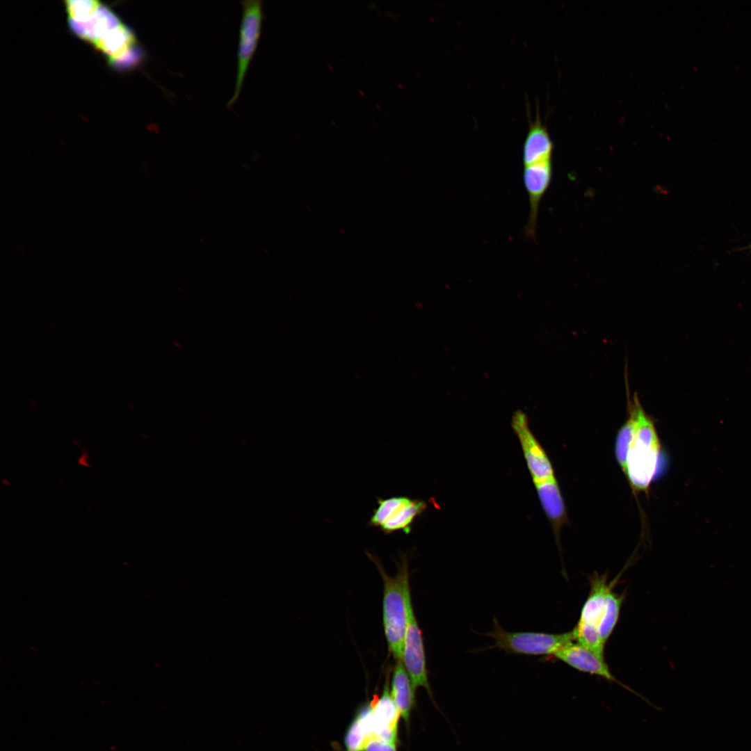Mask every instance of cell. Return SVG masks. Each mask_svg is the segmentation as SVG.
Masks as SVG:
<instances>
[{"label":"cell","mask_w":751,"mask_h":751,"mask_svg":"<svg viewBox=\"0 0 751 751\" xmlns=\"http://www.w3.org/2000/svg\"><path fill=\"white\" fill-rule=\"evenodd\" d=\"M511 424L534 483L555 478L547 455L529 428L526 415L522 411L516 412Z\"/></svg>","instance_id":"8"},{"label":"cell","mask_w":751,"mask_h":751,"mask_svg":"<svg viewBox=\"0 0 751 751\" xmlns=\"http://www.w3.org/2000/svg\"><path fill=\"white\" fill-rule=\"evenodd\" d=\"M494 638L496 647L508 653L525 655H554L574 640L572 630L563 633L509 632L494 619V629L486 634Z\"/></svg>","instance_id":"4"},{"label":"cell","mask_w":751,"mask_h":751,"mask_svg":"<svg viewBox=\"0 0 751 751\" xmlns=\"http://www.w3.org/2000/svg\"><path fill=\"white\" fill-rule=\"evenodd\" d=\"M237 49V67L234 90L228 100L231 106L239 98L248 69L256 51L261 35L263 20L262 2L243 0Z\"/></svg>","instance_id":"5"},{"label":"cell","mask_w":751,"mask_h":751,"mask_svg":"<svg viewBox=\"0 0 751 751\" xmlns=\"http://www.w3.org/2000/svg\"><path fill=\"white\" fill-rule=\"evenodd\" d=\"M553 175L552 161H544L524 166L523 181L529 202V214L524 233L527 239L535 240L538 213L540 202L549 188Z\"/></svg>","instance_id":"10"},{"label":"cell","mask_w":751,"mask_h":751,"mask_svg":"<svg viewBox=\"0 0 751 751\" xmlns=\"http://www.w3.org/2000/svg\"><path fill=\"white\" fill-rule=\"evenodd\" d=\"M70 29L105 56L112 67L137 66L145 51L134 33L107 6L96 0L65 1Z\"/></svg>","instance_id":"1"},{"label":"cell","mask_w":751,"mask_h":751,"mask_svg":"<svg viewBox=\"0 0 751 751\" xmlns=\"http://www.w3.org/2000/svg\"><path fill=\"white\" fill-rule=\"evenodd\" d=\"M415 691L402 661H397L391 679V695L407 729L411 712L416 706Z\"/></svg>","instance_id":"13"},{"label":"cell","mask_w":751,"mask_h":751,"mask_svg":"<svg viewBox=\"0 0 751 751\" xmlns=\"http://www.w3.org/2000/svg\"><path fill=\"white\" fill-rule=\"evenodd\" d=\"M388 678L380 697L374 696L370 702L376 726V740L398 743V725L401 718L389 691Z\"/></svg>","instance_id":"11"},{"label":"cell","mask_w":751,"mask_h":751,"mask_svg":"<svg viewBox=\"0 0 751 751\" xmlns=\"http://www.w3.org/2000/svg\"><path fill=\"white\" fill-rule=\"evenodd\" d=\"M627 397L634 412L636 429L624 471L635 490H645L656 474L660 443L654 424L644 411L637 394L631 399L627 393Z\"/></svg>","instance_id":"2"},{"label":"cell","mask_w":751,"mask_h":751,"mask_svg":"<svg viewBox=\"0 0 751 751\" xmlns=\"http://www.w3.org/2000/svg\"><path fill=\"white\" fill-rule=\"evenodd\" d=\"M612 588L613 586L606 593L603 613L598 625L599 633L604 645L618 621L623 601V595L614 592Z\"/></svg>","instance_id":"17"},{"label":"cell","mask_w":751,"mask_h":751,"mask_svg":"<svg viewBox=\"0 0 751 751\" xmlns=\"http://www.w3.org/2000/svg\"><path fill=\"white\" fill-rule=\"evenodd\" d=\"M398 743L381 740H373L366 745L364 751H397Z\"/></svg>","instance_id":"19"},{"label":"cell","mask_w":751,"mask_h":751,"mask_svg":"<svg viewBox=\"0 0 751 751\" xmlns=\"http://www.w3.org/2000/svg\"><path fill=\"white\" fill-rule=\"evenodd\" d=\"M628 402L629 417L626 422L618 431L615 442V456L623 471L625 469L627 455L633 440L636 422L634 412L630 402Z\"/></svg>","instance_id":"18"},{"label":"cell","mask_w":751,"mask_h":751,"mask_svg":"<svg viewBox=\"0 0 751 751\" xmlns=\"http://www.w3.org/2000/svg\"><path fill=\"white\" fill-rule=\"evenodd\" d=\"M378 503L369 524L379 527L385 534L398 531L408 533L415 519L426 508L423 501L406 496L378 498Z\"/></svg>","instance_id":"6"},{"label":"cell","mask_w":751,"mask_h":751,"mask_svg":"<svg viewBox=\"0 0 751 751\" xmlns=\"http://www.w3.org/2000/svg\"><path fill=\"white\" fill-rule=\"evenodd\" d=\"M590 582V593L582 607L577 624L598 629L599 622L604 611L606 595L613 586V583H607L605 575L597 574L591 578Z\"/></svg>","instance_id":"14"},{"label":"cell","mask_w":751,"mask_h":751,"mask_svg":"<svg viewBox=\"0 0 751 751\" xmlns=\"http://www.w3.org/2000/svg\"><path fill=\"white\" fill-rule=\"evenodd\" d=\"M553 143L546 128L536 120L528 129L523 146L524 166L551 160Z\"/></svg>","instance_id":"15"},{"label":"cell","mask_w":751,"mask_h":751,"mask_svg":"<svg viewBox=\"0 0 751 751\" xmlns=\"http://www.w3.org/2000/svg\"><path fill=\"white\" fill-rule=\"evenodd\" d=\"M401 661L414 689L423 687L437 706L428 681L422 633L414 615L412 601L408 604V622Z\"/></svg>","instance_id":"7"},{"label":"cell","mask_w":751,"mask_h":751,"mask_svg":"<svg viewBox=\"0 0 751 751\" xmlns=\"http://www.w3.org/2000/svg\"><path fill=\"white\" fill-rule=\"evenodd\" d=\"M553 656L579 671L597 675L608 681L620 685L640 697L652 707L658 709L645 697L620 682L611 672L604 656H599L581 644L574 643L572 641L556 652Z\"/></svg>","instance_id":"9"},{"label":"cell","mask_w":751,"mask_h":751,"mask_svg":"<svg viewBox=\"0 0 751 751\" xmlns=\"http://www.w3.org/2000/svg\"><path fill=\"white\" fill-rule=\"evenodd\" d=\"M542 506L556 534L566 519L564 501L555 478L535 483Z\"/></svg>","instance_id":"16"},{"label":"cell","mask_w":751,"mask_h":751,"mask_svg":"<svg viewBox=\"0 0 751 751\" xmlns=\"http://www.w3.org/2000/svg\"><path fill=\"white\" fill-rule=\"evenodd\" d=\"M369 555L383 580V625L389 651L396 661H401L408 622V604L411 601L407 565L406 561H403L397 574L392 577L385 572L378 560Z\"/></svg>","instance_id":"3"},{"label":"cell","mask_w":751,"mask_h":751,"mask_svg":"<svg viewBox=\"0 0 751 751\" xmlns=\"http://www.w3.org/2000/svg\"><path fill=\"white\" fill-rule=\"evenodd\" d=\"M376 738V727L370 702L360 706L344 736V751H364L368 743Z\"/></svg>","instance_id":"12"}]
</instances>
